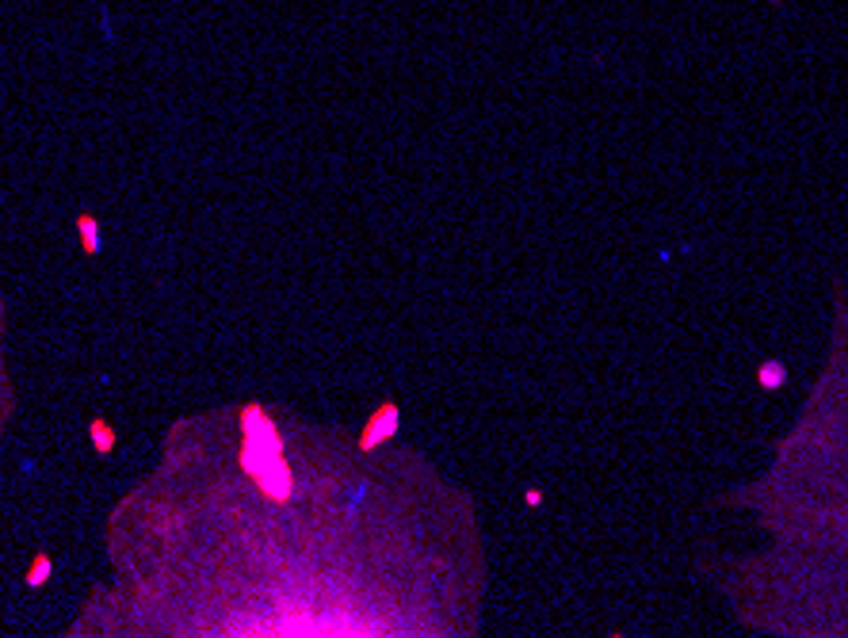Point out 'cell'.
<instances>
[{"label":"cell","instance_id":"cell-3","mask_svg":"<svg viewBox=\"0 0 848 638\" xmlns=\"http://www.w3.org/2000/svg\"><path fill=\"white\" fill-rule=\"evenodd\" d=\"M46 570H50V558H39V562H34V573H31V585H39V581L46 577Z\"/></svg>","mask_w":848,"mask_h":638},{"label":"cell","instance_id":"cell-2","mask_svg":"<svg viewBox=\"0 0 848 638\" xmlns=\"http://www.w3.org/2000/svg\"><path fill=\"white\" fill-rule=\"evenodd\" d=\"M92 432H96V439H99V451H108V448H111V432L103 428V424H99V421L92 424Z\"/></svg>","mask_w":848,"mask_h":638},{"label":"cell","instance_id":"cell-1","mask_svg":"<svg viewBox=\"0 0 848 638\" xmlns=\"http://www.w3.org/2000/svg\"><path fill=\"white\" fill-rule=\"evenodd\" d=\"M81 230H84V249L96 252V222H92V218H81Z\"/></svg>","mask_w":848,"mask_h":638}]
</instances>
